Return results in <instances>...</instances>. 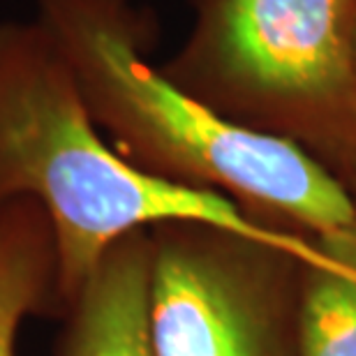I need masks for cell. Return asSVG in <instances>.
<instances>
[{"label": "cell", "instance_id": "obj_1", "mask_svg": "<svg viewBox=\"0 0 356 356\" xmlns=\"http://www.w3.org/2000/svg\"><path fill=\"white\" fill-rule=\"evenodd\" d=\"M99 130L127 162L229 197L277 229L319 238L356 222L343 183L294 141L243 127L148 63L153 19L132 0H38Z\"/></svg>", "mask_w": 356, "mask_h": 356}, {"label": "cell", "instance_id": "obj_2", "mask_svg": "<svg viewBox=\"0 0 356 356\" xmlns=\"http://www.w3.org/2000/svg\"><path fill=\"white\" fill-rule=\"evenodd\" d=\"M21 197L51 220L60 319L113 243L165 222L213 225L303 261L324 257L317 238L127 162L102 139L72 67L35 17L0 21V202Z\"/></svg>", "mask_w": 356, "mask_h": 356}, {"label": "cell", "instance_id": "obj_3", "mask_svg": "<svg viewBox=\"0 0 356 356\" xmlns=\"http://www.w3.org/2000/svg\"><path fill=\"white\" fill-rule=\"evenodd\" d=\"M178 88L329 169L356 151L354 0H195Z\"/></svg>", "mask_w": 356, "mask_h": 356}, {"label": "cell", "instance_id": "obj_4", "mask_svg": "<svg viewBox=\"0 0 356 356\" xmlns=\"http://www.w3.org/2000/svg\"><path fill=\"white\" fill-rule=\"evenodd\" d=\"M305 261L204 222L151 229L155 356H298Z\"/></svg>", "mask_w": 356, "mask_h": 356}, {"label": "cell", "instance_id": "obj_5", "mask_svg": "<svg viewBox=\"0 0 356 356\" xmlns=\"http://www.w3.org/2000/svg\"><path fill=\"white\" fill-rule=\"evenodd\" d=\"M151 229L120 238L67 308L56 356H155L148 329Z\"/></svg>", "mask_w": 356, "mask_h": 356}, {"label": "cell", "instance_id": "obj_6", "mask_svg": "<svg viewBox=\"0 0 356 356\" xmlns=\"http://www.w3.org/2000/svg\"><path fill=\"white\" fill-rule=\"evenodd\" d=\"M60 319L58 245L47 211L33 199L0 202V356H17L28 317Z\"/></svg>", "mask_w": 356, "mask_h": 356}, {"label": "cell", "instance_id": "obj_7", "mask_svg": "<svg viewBox=\"0 0 356 356\" xmlns=\"http://www.w3.org/2000/svg\"><path fill=\"white\" fill-rule=\"evenodd\" d=\"M317 241L324 257L301 268L298 356H356V222Z\"/></svg>", "mask_w": 356, "mask_h": 356}, {"label": "cell", "instance_id": "obj_8", "mask_svg": "<svg viewBox=\"0 0 356 356\" xmlns=\"http://www.w3.org/2000/svg\"><path fill=\"white\" fill-rule=\"evenodd\" d=\"M329 172L343 183V188L347 190V195H350L354 209H356V151L345 155L343 160H338L336 165L329 167Z\"/></svg>", "mask_w": 356, "mask_h": 356}, {"label": "cell", "instance_id": "obj_9", "mask_svg": "<svg viewBox=\"0 0 356 356\" xmlns=\"http://www.w3.org/2000/svg\"><path fill=\"white\" fill-rule=\"evenodd\" d=\"M354 49H356V0H354Z\"/></svg>", "mask_w": 356, "mask_h": 356}]
</instances>
